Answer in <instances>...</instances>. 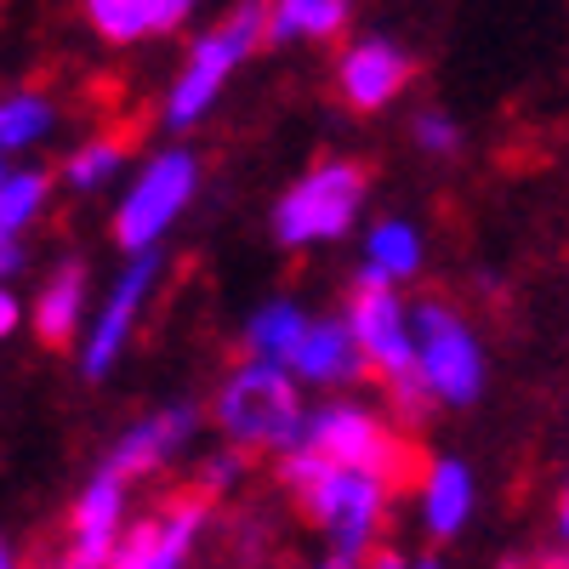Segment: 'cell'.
<instances>
[{"instance_id": "f546056e", "label": "cell", "mask_w": 569, "mask_h": 569, "mask_svg": "<svg viewBox=\"0 0 569 569\" xmlns=\"http://www.w3.org/2000/svg\"><path fill=\"white\" fill-rule=\"evenodd\" d=\"M313 569H365V558H348V552H325Z\"/></svg>"}, {"instance_id": "d6a6232c", "label": "cell", "mask_w": 569, "mask_h": 569, "mask_svg": "<svg viewBox=\"0 0 569 569\" xmlns=\"http://www.w3.org/2000/svg\"><path fill=\"white\" fill-rule=\"evenodd\" d=\"M0 569H23V563H18V547H12V541L0 547Z\"/></svg>"}, {"instance_id": "484cf974", "label": "cell", "mask_w": 569, "mask_h": 569, "mask_svg": "<svg viewBox=\"0 0 569 569\" xmlns=\"http://www.w3.org/2000/svg\"><path fill=\"white\" fill-rule=\"evenodd\" d=\"M29 268V251H23V233H0V279H18Z\"/></svg>"}, {"instance_id": "5b68a950", "label": "cell", "mask_w": 569, "mask_h": 569, "mask_svg": "<svg viewBox=\"0 0 569 569\" xmlns=\"http://www.w3.org/2000/svg\"><path fill=\"white\" fill-rule=\"evenodd\" d=\"M365 166L359 160H319L308 166L284 194L273 200V240L284 251H313V246H337L359 228L365 217Z\"/></svg>"}, {"instance_id": "ffe728a7", "label": "cell", "mask_w": 569, "mask_h": 569, "mask_svg": "<svg viewBox=\"0 0 569 569\" xmlns=\"http://www.w3.org/2000/svg\"><path fill=\"white\" fill-rule=\"evenodd\" d=\"M58 103L46 98V91H34V86H18V91H7V103H0V154L7 160H23V154H34L46 137L58 131Z\"/></svg>"}, {"instance_id": "2e32d148", "label": "cell", "mask_w": 569, "mask_h": 569, "mask_svg": "<svg viewBox=\"0 0 569 569\" xmlns=\"http://www.w3.org/2000/svg\"><path fill=\"white\" fill-rule=\"evenodd\" d=\"M80 319H86V262L63 257L34 291V337L46 348H69V342L86 337Z\"/></svg>"}, {"instance_id": "4316f807", "label": "cell", "mask_w": 569, "mask_h": 569, "mask_svg": "<svg viewBox=\"0 0 569 569\" xmlns=\"http://www.w3.org/2000/svg\"><path fill=\"white\" fill-rule=\"evenodd\" d=\"M200 12V0H160V34H171V29H182L188 18Z\"/></svg>"}, {"instance_id": "52a82bcc", "label": "cell", "mask_w": 569, "mask_h": 569, "mask_svg": "<svg viewBox=\"0 0 569 569\" xmlns=\"http://www.w3.org/2000/svg\"><path fill=\"white\" fill-rule=\"evenodd\" d=\"M200 194V154L171 142V149L149 154L137 166V177L126 182V194L114 200V246L126 257L154 251L171 240V228L182 222V211Z\"/></svg>"}, {"instance_id": "9a60e30c", "label": "cell", "mask_w": 569, "mask_h": 569, "mask_svg": "<svg viewBox=\"0 0 569 569\" xmlns=\"http://www.w3.org/2000/svg\"><path fill=\"white\" fill-rule=\"evenodd\" d=\"M479 512V479L461 456H439L421 472V530L427 541H456Z\"/></svg>"}, {"instance_id": "e575fe53", "label": "cell", "mask_w": 569, "mask_h": 569, "mask_svg": "<svg viewBox=\"0 0 569 569\" xmlns=\"http://www.w3.org/2000/svg\"><path fill=\"white\" fill-rule=\"evenodd\" d=\"M58 569H74V563H58Z\"/></svg>"}, {"instance_id": "e0dca14e", "label": "cell", "mask_w": 569, "mask_h": 569, "mask_svg": "<svg viewBox=\"0 0 569 569\" xmlns=\"http://www.w3.org/2000/svg\"><path fill=\"white\" fill-rule=\"evenodd\" d=\"M348 23H353V0H268V46L342 40Z\"/></svg>"}, {"instance_id": "7c38bea8", "label": "cell", "mask_w": 569, "mask_h": 569, "mask_svg": "<svg viewBox=\"0 0 569 569\" xmlns=\"http://www.w3.org/2000/svg\"><path fill=\"white\" fill-rule=\"evenodd\" d=\"M206 525H211V496L206 490L200 496H182L171 512L149 518V525H137L109 569H188V558H194Z\"/></svg>"}, {"instance_id": "603a6c76", "label": "cell", "mask_w": 569, "mask_h": 569, "mask_svg": "<svg viewBox=\"0 0 569 569\" xmlns=\"http://www.w3.org/2000/svg\"><path fill=\"white\" fill-rule=\"evenodd\" d=\"M114 177H126V137H91L63 160V188L74 194H98Z\"/></svg>"}, {"instance_id": "3957f363", "label": "cell", "mask_w": 569, "mask_h": 569, "mask_svg": "<svg viewBox=\"0 0 569 569\" xmlns=\"http://www.w3.org/2000/svg\"><path fill=\"white\" fill-rule=\"evenodd\" d=\"M348 319L365 342V359L370 370L388 382L393 393V410L405 421H421L433 410V393L421 382V365H416V313L405 302V284L393 279H376L365 268H353V302H348Z\"/></svg>"}, {"instance_id": "7a4b0ae2", "label": "cell", "mask_w": 569, "mask_h": 569, "mask_svg": "<svg viewBox=\"0 0 569 569\" xmlns=\"http://www.w3.org/2000/svg\"><path fill=\"white\" fill-rule=\"evenodd\" d=\"M308 405H302V382L291 365H268V359H240L222 388L211 399V421L228 445H240L246 456L251 450H268V456H284L308 439Z\"/></svg>"}, {"instance_id": "7402d4cb", "label": "cell", "mask_w": 569, "mask_h": 569, "mask_svg": "<svg viewBox=\"0 0 569 569\" xmlns=\"http://www.w3.org/2000/svg\"><path fill=\"white\" fill-rule=\"evenodd\" d=\"M80 12L103 46H137L160 34V0H80Z\"/></svg>"}, {"instance_id": "5bb4252c", "label": "cell", "mask_w": 569, "mask_h": 569, "mask_svg": "<svg viewBox=\"0 0 569 569\" xmlns=\"http://www.w3.org/2000/svg\"><path fill=\"white\" fill-rule=\"evenodd\" d=\"M194 439H200V410L188 399H177V405H166L154 416L131 421L126 433L114 439V450H109V467L126 472V479H142V472H160L166 461L188 456Z\"/></svg>"}, {"instance_id": "277c9868", "label": "cell", "mask_w": 569, "mask_h": 569, "mask_svg": "<svg viewBox=\"0 0 569 569\" xmlns=\"http://www.w3.org/2000/svg\"><path fill=\"white\" fill-rule=\"evenodd\" d=\"M262 40H268V0H240L222 23H211L194 46H188L182 69L166 86V103H160L166 131H194L217 109L228 80L246 69V58L257 52Z\"/></svg>"}, {"instance_id": "83f0119b", "label": "cell", "mask_w": 569, "mask_h": 569, "mask_svg": "<svg viewBox=\"0 0 569 569\" xmlns=\"http://www.w3.org/2000/svg\"><path fill=\"white\" fill-rule=\"evenodd\" d=\"M18 330H23V302L7 284V291H0V337H18Z\"/></svg>"}, {"instance_id": "1f68e13d", "label": "cell", "mask_w": 569, "mask_h": 569, "mask_svg": "<svg viewBox=\"0 0 569 569\" xmlns=\"http://www.w3.org/2000/svg\"><path fill=\"white\" fill-rule=\"evenodd\" d=\"M410 569H445V558L439 552H421V558H410Z\"/></svg>"}, {"instance_id": "9c48e42d", "label": "cell", "mask_w": 569, "mask_h": 569, "mask_svg": "<svg viewBox=\"0 0 569 569\" xmlns=\"http://www.w3.org/2000/svg\"><path fill=\"white\" fill-rule=\"evenodd\" d=\"M308 450H319L325 461H348V467H376V472H399L405 467V450L399 439L388 433V421L353 405V399H337V405H319L308 416Z\"/></svg>"}, {"instance_id": "d6986e66", "label": "cell", "mask_w": 569, "mask_h": 569, "mask_svg": "<svg viewBox=\"0 0 569 569\" xmlns=\"http://www.w3.org/2000/svg\"><path fill=\"white\" fill-rule=\"evenodd\" d=\"M421 268H427V240L410 217H382L365 228V273L410 284Z\"/></svg>"}, {"instance_id": "8fae6325", "label": "cell", "mask_w": 569, "mask_h": 569, "mask_svg": "<svg viewBox=\"0 0 569 569\" xmlns=\"http://www.w3.org/2000/svg\"><path fill=\"white\" fill-rule=\"evenodd\" d=\"M410 86V52L393 34H359L337 58V98L353 114H382Z\"/></svg>"}, {"instance_id": "44dd1931", "label": "cell", "mask_w": 569, "mask_h": 569, "mask_svg": "<svg viewBox=\"0 0 569 569\" xmlns=\"http://www.w3.org/2000/svg\"><path fill=\"white\" fill-rule=\"evenodd\" d=\"M52 171L40 160H7L0 171V233H29L52 206Z\"/></svg>"}, {"instance_id": "836d02e7", "label": "cell", "mask_w": 569, "mask_h": 569, "mask_svg": "<svg viewBox=\"0 0 569 569\" xmlns=\"http://www.w3.org/2000/svg\"><path fill=\"white\" fill-rule=\"evenodd\" d=\"M496 569H512V563H496Z\"/></svg>"}, {"instance_id": "f1b7e54d", "label": "cell", "mask_w": 569, "mask_h": 569, "mask_svg": "<svg viewBox=\"0 0 569 569\" xmlns=\"http://www.w3.org/2000/svg\"><path fill=\"white\" fill-rule=\"evenodd\" d=\"M365 569H410V558H405V552H393V547H376V552L365 558Z\"/></svg>"}, {"instance_id": "cb8c5ba5", "label": "cell", "mask_w": 569, "mask_h": 569, "mask_svg": "<svg viewBox=\"0 0 569 569\" xmlns=\"http://www.w3.org/2000/svg\"><path fill=\"white\" fill-rule=\"evenodd\" d=\"M410 142H416V154H427V160H450L461 149V126L445 109H416L410 114Z\"/></svg>"}, {"instance_id": "30bf717a", "label": "cell", "mask_w": 569, "mask_h": 569, "mask_svg": "<svg viewBox=\"0 0 569 569\" xmlns=\"http://www.w3.org/2000/svg\"><path fill=\"white\" fill-rule=\"evenodd\" d=\"M126 490L131 479L114 472L109 461L91 472L74 496V518H69V563L74 569H109L126 547Z\"/></svg>"}, {"instance_id": "d4e9b609", "label": "cell", "mask_w": 569, "mask_h": 569, "mask_svg": "<svg viewBox=\"0 0 569 569\" xmlns=\"http://www.w3.org/2000/svg\"><path fill=\"white\" fill-rule=\"evenodd\" d=\"M240 485H246V450H240V445L217 450V456L200 467V490H206V496H233Z\"/></svg>"}, {"instance_id": "4dcf8cb0", "label": "cell", "mask_w": 569, "mask_h": 569, "mask_svg": "<svg viewBox=\"0 0 569 569\" xmlns=\"http://www.w3.org/2000/svg\"><path fill=\"white\" fill-rule=\"evenodd\" d=\"M558 541L569 547V479H563V490H558Z\"/></svg>"}, {"instance_id": "8992f818", "label": "cell", "mask_w": 569, "mask_h": 569, "mask_svg": "<svg viewBox=\"0 0 569 569\" xmlns=\"http://www.w3.org/2000/svg\"><path fill=\"white\" fill-rule=\"evenodd\" d=\"M410 313H416V365H421V382L433 393V405L472 410L490 388V359H485L479 330L445 297H421L410 302Z\"/></svg>"}, {"instance_id": "ba28073f", "label": "cell", "mask_w": 569, "mask_h": 569, "mask_svg": "<svg viewBox=\"0 0 569 569\" xmlns=\"http://www.w3.org/2000/svg\"><path fill=\"white\" fill-rule=\"evenodd\" d=\"M160 273H166V246L126 257V268L109 284L103 308L86 319V337H80V376H86V382H109V376H114V365L131 348V330H137L142 308H149L154 284H160Z\"/></svg>"}, {"instance_id": "ac0fdd59", "label": "cell", "mask_w": 569, "mask_h": 569, "mask_svg": "<svg viewBox=\"0 0 569 569\" xmlns=\"http://www.w3.org/2000/svg\"><path fill=\"white\" fill-rule=\"evenodd\" d=\"M308 325H313L308 302H297V297H268V302H257L251 319H246V353H251V359H268V365H291L297 342L308 337Z\"/></svg>"}, {"instance_id": "4fadbf2b", "label": "cell", "mask_w": 569, "mask_h": 569, "mask_svg": "<svg viewBox=\"0 0 569 569\" xmlns=\"http://www.w3.org/2000/svg\"><path fill=\"white\" fill-rule=\"evenodd\" d=\"M291 370H297V382H302V388H319V393H342V388H353L359 376L370 370L353 319H348V313H313L308 337H302L297 353H291Z\"/></svg>"}, {"instance_id": "6da1fadb", "label": "cell", "mask_w": 569, "mask_h": 569, "mask_svg": "<svg viewBox=\"0 0 569 569\" xmlns=\"http://www.w3.org/2000/svg\"><path fill=\"white\" fill-rule=\"evenodd\" d=\"M279 485L302 501V512L325 530L330 552L370 558L388 525V496H393V472L376 467H348V461H325L319 450L297 445L279 456Z\"/></svg>"}]
</instances>
